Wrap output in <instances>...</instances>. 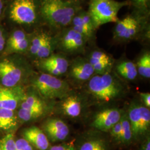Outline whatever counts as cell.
I'll use <instances>...</instances> for the list:
<instances>
[{
	"label": "cell",
	"instance_id": "cell-1",
	"mask_svg": "<svg viewBox=\"0 0 150 150\" xmlns=\"http://www.w3.org/2000/svg\"><path fill=\"white\" fill-rule=\"evenodd\" d=\"M43 25L56 31L70 26L74 17L82 8L80 4L69 0H39Z\"/></svg>",
	"mask_w": 150,
	"mask_h": 150
},
{
	"label": "cell",
	"instance_id": "cell-2",
	"mask_svg": "<svg viewBox=\"0 0 150 150\" xmlns=\"http://www.w3.org/2000/svg\"><path fill=\"white\" fill-rule=\"evenodd\" d=\"M35 72L31 61L20 54L0 56V85L25 86Z\"/></svg>",
	"mask_w": 150,
	"mask_h": 150
},
{
	"label": "cell",
	"instance_id": "cell-3",
	"mask_svg": "<svg viewBox=\"0 0 150 150\" xmlns=\"http://www.w3.org/2000/svg\"><path fill=\"white\" fill-rule=\"evenodd\" d=\"M13 27L22 28L30 32L41 27L39 0H10L5 19Z\"/></svg>",
	"mask_w": 150,
	"mask_h": 150
},
{
	"label": "cell",
	"instance_id": "cell-4",
	"mask_svg": "<svg viewBox=\"0 0 150 150\" xmlns=\"http://www.w3.org/2000/svg\"><path fill=\"white\" fill-rule=\"evenodd\" d=\"M125 87L112 72L103 75H93L87 83V90L97 101L109 103L122 96Z\"/></svg>",
	"mask_w": 150,
	"mask_h": 150
},
{
	"label": "cell",
	"instance_id": "cell-5",
	"mask_svg": "<svg viewBox=\"0 0 150 150\" xmlns=\"http://www.w3.org/2000/svg\"><path fill=\"white\" fill-rule=\"evenodd\" d=\"M28 83L45 100L52 101L62 100L72 92L70 85L58 77L43 72H35Z\"/></svg>",
	"mask_w": 150,
	"mask_h": 150
},
{
	"label": "cell",
	"instance_id": "cell-6",
	"mask_svg": "<svg viewBox=\"0 0 150 150\" xmlns=\"http://www.w3.org/2000/svg\"><path fill=\"white\" fill-rule=\"evenodd\" d=\"M31 86L27 88L26 96L16 113L20 124L30 123L42 118L50 112L52 107Z\"/></svg>",
	"mask_w": 150,
	"mask_h": 150
},
{
	"label": "cell",
	"instance_id": "cell-7",
	"mask_svg": "<svg viewBox=\"0 0 150 150\" xmlns=\"http://www.w3.org/2000/svg\"><path fill=\"white\" fill-rule=\"evenodd\" d=\"M129 5V1L90 0L88 12L97 29L104 24L116 23L119 20L118 13L124 7Z\"/></svg>",
	"mask_w": 150,
	"mask_h": 150
},
{
	"label": "cell",
	"instance_id": "cell-8",
	"mask_svg": "<svg viewBox=\"0 0 150 150\" xmlns=\"http://www.w3.org/2000/svg\"><path fill=\"white\" fill-rule=\"evenodd\" d=\"M56 50L54 35L50 31L40 27L31 32L29 47L25 56L33 62L50 56Z\"/></svg>",
	"mask_w": 150,
	"mask_h": 150
},
{
	"label": "cell",
	"instance_id": "cell-9",
	"mask_svg": "<svg viewBox=\"0 0 150 150\" xmlns=\"http://www.w3.org/2000/svg\"><path fill=\"white\" fill-rule=\"evenodd\" d=\"M56 50L63 54H76L83 52L87 41L72 28L66 27L54 35Z\"/></svg>",
	"mask_w": 150,
	"mask_h": 150
},
{
	"label": "cell",
	"instance_id": "cell-10",
	"mask_svg": "<svg viewBox=\"0 0 150 150\" xmlns=\"http://www.w3.org/2000/svg\"><path fill=\"white\" fill-rule=\"evenodd\" d=\"M31 37V32H28L21 27H12L8 31L5 48L1 56L12 54L25 55L29 47Z\"/></svg>",
	"mask_w": 150,
	"mask_h": 150
},
{
	"label": "cell",
	"instance_id": "cell-11",
	"mask_svg": "<svg viewBox=\"0 0 150 150\" xmlns=\"http://www.w3.org/2000/svg\"><path fill=\"white\" fill-rule=\"evenodd\" d=\"M39 72L58 77L67 74L70 61L63 54H53L33 62Z\"/></svg>",
	"mask_w": 150,
	"mask_h": 150
},
{
	"label": "cell",
	"instance_id": "cell-12",
	"mask_svg": "<svg viewBox=\"0 0 150 150\" xmlns=\"http://www.w3.org/2000/svg\"><path fill=\"white\" fill-rule=\"evenodd\" d=\"M103 132L90 131L81 134L75 144L76 150H111L109 140Z\"/></svg>",
	"mask_w": 150,
	"mask_h": 150
},
{
	"label": "cell",
	"instance_id": "cell-13",
	"mask_svg": "<svg viewBox=\"0 0 150 150\" xmlns=\"http://www.w3.org/2000/svg\"><path fill=\"white\" fill-rule=\"evenodd\" d=\"M26 90L25 86L8 87L0 85V108L16 111L25 97Z\"/></svg>",
	"mask_w": 150,
	"mask_h": 150
},
{
	"label": "cell",
	"instance_id": "cell-14",
	"mask_svg": "<svg viewBox=\"0 0 150 150\" xmlns=\"http://www.w3.org/2000/svg\"><path fill=\"white\" fill-rule=\"evenodd\" d=\"M69 77L77 83L88 81L94 75L95 71L86 57L78 56L70 61L67 72Z\"/></svg>",
	"mask_w": 150,
	"mask_h": 150
},
{
	"label": "cell",
	"instance_id": "cell-15",
	"mask_svg": "<svg viewBox=\"0 0 150 150\" xmlns=\"http://www.w3.org/2000/svg\"><path fill=\"white\" fill-rule=\"evenodd\" d=\"M122 112L121 110L117 108L103 110L95 115L91 126L102 132H109L113 126L120 122Z\"/></svg>",
	"mask_w": 150,
	"mask_h": 150
},
{
	"label": "cell",
	"instance_id": "cell-16",
	"mask_svg": "<svg viewBox=\"0 0 150 150\" xmlns=\"http://www.w3.org/2000/svg\"><path fill=\"white\" fill-rule=\"evenodd\" d=\"M70 26L81 34L87 42L95 40L97 29L87 11L81 9L79 11L74 17Z\"/></svg>",
	"mask_w": 150,
	"mask_h": 150
},
{
	"label": "cell",
	"instance_id": "cell-17",
	"mask_svg": "<svg viewBox=\"0 0 150 150\" xmlns=\"http://www.w3.org/2000/svg\"><path fill=\"white\" fill-rule=\"evenodd\" d=\"M42 129L49 141L62 142L70 135V129L64 121L59 118H49L42 124Z\"/></svg>",
	"mask_w": 150,
	"mask_h": 150
},
{
	"label": "cell",
	"instance_id": "cell-18",
	"mask_svg": "<svg viewBox=\"0 0 150 150\" xmlns=\"http://www.w3.org/2000/svg\"><path fill=\"white\" fill-rule=\"evenodd\" d=\"M22 138L26 140L37 150H48L50 145L42 129L32 126L25 128L22 132Z\"/></svg>",
	"mask_w": 150,
	"mask_h": 150
},
{
	"label": "cell",
	"instance_id": "cell-19",
	"mask_svg": "<svg viewBox=\"0 0 150 150\" xmlns=\"http://www.w3.org/2000/svg\"><path fill=\"white\" fill-rule=\"evenodd\" d=\"M60 110L64 116L70 118L80 116L83 108V102L80 97L72 92L61 100Z\"/></svg>",
	"mask_w": 150,
	"mask_h": 150
},
{
	"label": "cell",
	"instance_id": "cell-20",
	"mask_svg": "<svg viewBox=\"0 0 150 150\" xmlns=\"http://www.w3.org/2000/svg\"><path fill=\"white\" fill-rule=\"evenodd\" d=\"M20 125L16 111L0 108V134H13Z\"/></svg>",
	"mask_w": 150,
	"mask_h": 150
},
{
	"label": "cell",
	"instance_id": "cell-21",
	"mask_svg": "<svg viewBox=\"0 0 150 150\" xmlns=\"http://www.w3.org/2000/svg\"><path fill=\"white\" fill-rule=\"evenodd\" d=\"M139 103L132 102L127 111L129 123L131 127L132 140L134 141H141L140 132V112Z\"/></svg>",
	"mask_w": 150,
	"mask_h": 150
},
{
	"label": "cell",
	"instance_id": "cell-22",
	"mask_svg": "<svg viewBox=\"0 0 150 150\" xmlns=\"http://www.w3.org/2000/svg\"><path fill=\"white\" fill-rule=\"evenodd\" d=\"M115 70L118 75L127 80H134L138 75L135 63L128 59L118 62L115 65Z\"/></svg>",
	"mask_w": 150,
	"mask_h": 150
},
{
	"label": "cell",
	"instance_id": "cell-23",
	"mask_svg": "<svg viewBox=\"0 0 150 150\" xmlns=\"http://www.w3.org/2000/svg\"><path fill=\"white\" fill-rule=\"evenodd\" d=\"M120 122L122 127V136L120 144L125 146L130 145L133 142L132 134L127 111H123Z\"/></svg>",
	"mask_w": 150,
	"mask_h": 150
},
{
	"label": "cell",
	"instance_id": "cell-24",
	"mask_svg": "<svg viewBox=\"0 0 150 150\" xmlns=\"http://www.w3.org/2000/svg\"><path fill=\"white\" fill-rule=\"evenodd\" d=\"M132 18L133 15H129L126 16L121 20H119L116 22V25L115 26L113 32V39L115 41L122 42L124 35L132 21Z\"/></svg>",
	"mask_w": 150,
	"mask_h": 150
},
{
	"label": "cell",
	"instance_id": "cell-25",
	"mask_svg": "<svg viewBox=\"0 0 150 150\" xmlns=\"http://www.w3.org/2000/svg\"><path fill=\"white\" fill-rule=\"evenodd\" d=\"M136 64L138 74L146 79L150 77V54L146 51L142 54Z\"/></svg>",
	"mask_w": 150,
	"mask_h": 150
},
{
	"label": "cell",
	"instance_id": "cell-26",
	"mask_svg": "<svg viewBox=\"0 0 150 150\" xmlns=\"http://www.w3.org/2000/svg\"><path fill=\"white\" fill-rule=\"evenodd\" d=\"M134 7L135 13L148 18L150 15V0H129Z\"/></svg>",
	"mask_w": 150,
	"mask_h": 150
},
{
	"label": "cell",
	"instance_id": "cell-27",
	"mask_svg": "<svg viewBox=\"0 0 150 150\" xmlns=\"http://www.w3.org/2000/svg\"><path fill=\"white\" fill-rule=\"evenodd\" d=\"M0 150H16L15 139L13 134H6L0 139Z\"/></svg>",
	"mask_w": 150,
	"mask_h": 150
},
{
	"label": "cell",
	"instance_id": "cell-28",
	"mask_svg": "<svg viewBox=\"0 0 150 150\" xmlns=\"http://www.w3.org/2000/svg\"><path fill=\"white\" fill-rule=\"evenodd\" d=\"M109 132L113 140L120 144L122 136V127L120 121L113 126L112 128L110 130Z\"/></svg>",
	"mask_w": 150,
	"mask_h": 150
},
{
	"label": "cell",
	"instance_id": "cell-29",
	"mask_svg": "<svg viewBox=\"0 0 150 150\" xmlns=\"http://www.w3.org/2000/svg\"><path fill=\"white\" fill-rule=\"evenodd\" d=\"M8 34V31L2 23H0V56L3 54L5 48Z\"/></svg>",
	"mask_w": 150,
	"mask_h": 150
},
{
	"label": "cell",
	"instance_id": "cell-30",
	"mask_svg": "<svg viewBox=\"0 0 150 150\" xmlns=\"http://www.w3.org/2000/svg\"><path fill=\"white\" fill-rule=\"evenodd\" d=\"M15 144L16 150H37L23 138L15 139Z\"/></svg>",
	"mask_w": 150,
	"mask_h": 150
},
{
	"label": "cell",
	"instance_id": "cell-31",
	"mask_svg": "<svg viewBox=\"0 0 150 150\" xmlns=\"http://www.w3.org/2000/svg\"><path fill=\"white\" fill-rule=\"evenodd\" d=\"M48 150H76L75 144L72 142L62 143L50 146Z\"/></svg>",
	"mask_w": 150,
	"mask_h": 150
},
{
	"label": "cell",
	"instance_id": "cell-32",
	"mask_svg": "<svg viewBox=\"0 0 150 150\" xmlns=\"http://www.w3.org/2000/svg\"><path fill=\"white\" fill-rule=\"evenodd\" d=\"M10 0H0V23L5 19L6 12Z\"/></svg>",
	"mask_w": 150,
	"mask_h": 150
},
{
	"label": "cell",
	"instance_id": "cell-33",
	"mask_svg": "<svg viewBox=\"0 0 150 150\" xmlns=\"http://www.w3.org/2000/svg\"><path fill=\"white\" fill-rule=\"evenodd\" d=\"M140 98L142 105L149 108H150V93L149 92H140Z\"/></svg>",
	"mask_w": 150,
	"mask_h": 150
},
{
	"label": "cell",
	"instance_id": "cell-34",
	"mask_svg": "<svg viewBox=\"0 0 150 150\" xmlns=\"http://www.w3.org/2000/svg\"><path fill=\"white\" fill-rule=\"evenodd\" d=\"M139 150H150V134L141 141Z\"/></svg>",
	"mask_w": 150,
	"mask_h": 150
},
{
	"label": "cell",
	"instance_id": "cell-35",
	"mask_svg": "<svg viewBox=\"0 0 150 150\" xmlns=\"http://www.w3.org/2000/svg\"><path fill=\"white\" fill-rule=\"evenodd\" d=\"M83 1H84V0H71V1L74 2L78 4H80V5L81 2H82Z\"/></svg>",
	"mask_w": 150,
	"mask_h": 150
},
{
	"label": "cell",
	"instance_id": "cell-36",
	"mask_svg": "<svg viewBox=\"0 0 150 150\" xmlns=\"http://www.w3.org/2000/svg\"><path fill=\"white\" fill-rule=\"evenodd\" d=\"M69 1H71V0H69Z\"/></svg>",
	"mask_w": 150,
	"mask_h": 150
},
{
	"label": "cell",
	"instance_id": "cell-37",
	"mask_svg": "<svg viewBox=\"0 0 150 150\" xmlns=\"http://www.w3.org/2000/svg\"></svg>",
	"mask_w": 150,
	"mask_h": 150
}]
</instances>
